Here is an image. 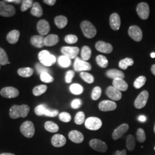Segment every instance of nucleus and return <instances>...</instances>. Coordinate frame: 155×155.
I'll return each mask as SVG.
<instances>
[{"mask_svg": "<svg viewBox=\"0 0 155 155\" xmlns=\"http://www.w3.org/2000/svg\"><path fill=\"white\" fill-rule=\"evenodd\" d=\"M16 14V9L13 6L6 4L5 1H0V15L3 17L13 16Z\"/></svg>", "mask_w": 155, "mask_h": 155, "instance_id": "nucleus-5", "label": "nucleus"}, {"mask_svg": "<svg viewBox=\"0 0 155 155\" xmlns=\"http://www.w3.org/2000/svg\"><path fill=\"white\" fill-rule=\"evenodd\" d=\"M153 130H154V133H155V127H154V129H153Z\"/></svg>", "mask_w": 155, "mask_h": 155, "instance_id": "nucleus-60", "label": "nucleus"}, {"mask_svg": "<svg viewBox=\"0 0 155 155\" xmlns=\"http://www.w3.org/2000/svg\"><path fill=\"white\" fill-rule=\"evenodd\" d=\"M64 40L67 43L72 45L76 43L78 41V37L74 35H67L64 38Z\"/></svg>", "mask_w": 155, "mask_h": 155, "instance_id": "nucleus-47", "label": "nucleus"}, {"mask_svg": "<svg viewBox=\"0 0 155 155\" xmlns=\"http://www.w3.org/2000/svg\"><path fill=\"white\" fill-rule=\"evenodd\" d=\"M147 118L144 116H140L139 117V120L140 122H145L146 121Z\"/></svg>", "mask_w": 155, "mask_h": 155, "instance_id": "nucleus-56", "label": "nucleus"}, {"mask_svg": "<svg viewBox=\"0 0 155 155\" xmlns=\"http://www.w3.org/2000/svg\"><path fill=\"white\" fill-rule=\"evenodd\" d=\"M113 85L116 89L120 91H127L128 88L127 83L123 79L120 78L114 79L113 81Z\"/></svg>", "mask_w": 155, "mask_h": 155, "instance_id": "nucleus-22", "label": "nucleus"}, {"mask_svg": "<svg viewBox=\"0 0 155 155\" xmlns=\"http://www.w3.org/2000/svg\"><path fill=\"white\" fill-rule=\"evenodd\" d=\"M43 2L45 4L48 5L52 6L55 5L56 3L55 0H45Z\"/></svg>", "mask_w": 155, "mask_h": 155, "instance_id": "nucleus-53", "label": "nucleus"}, {"mask_svg": "<svg viewBox=\"0 0 155 155\" xmlns=\"http://www.w3.org/2000/svg\"><path fill=\"white\" fill-rule=\"evenodd\" d=\"M114 154L116 155H127V150H124L121 151L117 150Z\"/></svg>", "mask_w": 155, "mask_h": 155, "instance_id": "nucleus-54", "label": "nucleus"}, {"mask_svg": "<svg viewBox=\"0 0 155 155\" xmlns=\"http://www.w3.org/2000/svg\"><path fill=\"white\" fill-rule=\"evenodd\" d=\"M38 58L41 64L45 67L51 66L56 62L55 56L51 55L49 51L47 50L40 51L39 52Z\"/></svg>", "mask_w": 155, "mask_h": 155, "instance_id": "nucleus-2", "label": "nucleus"}, {"mask_svg": "<svg viewBox=\"0 0 155 155\" xmlns=\"http://www.w3.org/2000/svg\"><path fill=\"white\" fill-rule=\"evenodd\" d=\"M47 109L45 105H40L36 106L35 109V113L36 115L41 116L45 114V110Z\"/></svg>", "mask_w": 155, "mask_h": 155, "instance_id": "nucleus-48", "label": "nucleus"}, {"mask_svg": "<svg viewBox=\"0 0 155 155\" xmlns=\"http://www.w3.org/2000/svg\"><path fill=\"white\" fill-rule=\"evenodd\" d=\"M149 98V93L147 91L144 90L141 92L134 101V105L136 109H140L146 105Z\"/></svg>", "mask_w": 155, "mask_h": 155, "instance_id": "nucleus-7", "label": "nucleus"}, {"mask_svg": "<svg viewBox=\"0 0 155 155\" xmlns=\"http://www.w3.org/2000/svg\"><path fill=\"white\" fill-rule=\"evenodd\" d=\"M90 147L97 152L104 153L107 150V145L105 142L99 139H93L89 142Z\"/></svg>", "mask_w": 155, "mask_h": 155, "instance_id": "nucleus-8", "label": "nucleus"}, {"mask_svg": "<svg viewBox=\"0 0 155 155\" xmlns=\"http://www.w3.org/2000/svg\"><path fill=\"white\" fill-rule=\"evenodd\" d=\"M136 137L139 143H144L146 140V135L144 129L139 128L136 132Z\"/></svg>", "mask_w": 155, "mask_h": 155, "instance_id": "nucleus-42", "label": "nucleus"}, {"mask_svg": "<svg viewBox=\"0 0 155 155\" xmlns=\"http://www.w3.org/2000/svg\"><path fill=\"white\" fill-rule=\"evenodd\" d=\"M45 127L48 132H50L51 133H56L59 129V126L55 122L52 121H47L45 122Z\"/></svg>", "mask_w": 155, "mask_h": 155, "instance_id": "nucleus-30", "label": "nucleus"}, {"mask_svg": "<svg viewBox=\"0 0 155 155\" xmlns=\"http://www.w3.org/2000/svg\"><path fill=\"white\" fill-rule=\"evenodd\" d=\"M0 69H1V65H0Z\"/></svg>", "mask_w": 155, "mask_h": 155, "instance_id": "nucleus-64", "label": "nucleus"}, {"mask_svg": "<svg viewBox=\"0 0 155 155\" xmlns=\"http://www.w3.org/2000/svg\"><path fill=\"white\" fill-rule=\"evenodd\" d=\"M82 104V101L80 99H75L73 100L71 102V107L74 109H77L81 106Z\"/></svg>", "mask_w": 155, "mask_h": 155, "instance_id": "nucleus-52", "label": "nucleus"}, {"mask_svg": "<svg viewBox=\"0 0 155 155\" xmlns=\"http://www.w3.org/2000/svg\"><path fill=\"white\" fill-rule=\"evenodd\" d=\"M58 61H59V64L62 67L66 68V67L70 66L71 64L70 59L66 56L63 55L60 56Z\"/></svg>", "mask_w": 155, "mask_h": 155, "instance_id": "nucleus-40", "label": "nucleus"}, {"mask_svg": "<svg viewBox=\"0 0 155 155\" xmlns=\"http://www.w3.org/2000/svg\"><path fill=\"white\" fill-rule=\"evenodd\" d=\"M74 75H75L74 71H73L72 70L68 71L67 72L66 78H65L66 82L67 83H71L72 82V78H74Z\"/></svg>", "mask_w": 155, "mask_h": 155, "instance_id": "nucleus-51", "label": "nucleus"}, {"mask_svg": "<svg viewBox=\"0 0 155 155\" xmlns=\"http://www.w3.org/2000/svg\"><path fill=\"white\" fill-rule=\"evenodd\" d=\"M59 114V111L57 110H50L48 109H46L45 110V116L54 117L58 116Z\"/></svg>", "mask_w": 155, "mask_h": 155, "instance_id": "nucleus-50", "label": "nucleus"}, {"mask_svg": "<svg viewBox=\"0 0 155 155\" xmlns=\"http://www.w3.org/2000/svg\"><path fill=\"white\" fill-rule=\"evenodd\" d=\"M30 107L27 105L12 106L9 110V116L13 119H16L20 117L25 118L29 114Z\"/></svg>", "mask_w": 155, "mask_h": 155, "instance_id": "nucleus-1", "label": "nucleus"}, {"mask_svg": "<svg viewBox=\"0 0 155 155\" xmlns=\"http://www.w3.org/2000/svg\"><path fill=\"white\" fill-rule=\"evenodd\" d=\"M45 38L41 35H35L31 39V43L36 48H42L45 45Z\"/></svg>", "mask_w": 155, "mask_h": 155, "instance_id": "nucleus-25", "label": "nucleus"}, {"mask_svg": "<svg viewBox=\"0 0 155 155\" xmlns=\"http://www.w3.org/2000/svg\"><path fill=\"white\" fill-rule=\"evenodd\" d=\"M66 137L64 136L59 134H55L51 139V143L52 145L58 148L63 147L66 143Z\"/></svg>", "mask_w": 155, "mask_h": 155, "instance_id": "nucleus-19", "label": "nucleus"}, {"mask_svg": "<svg viewBox=\"0 0 155 155\" xmlns=\"http://www.w3.org/2000/svg\"><path fill=\"white\" fill-rule=\"evenodd\" d=\"M59 41V36L55 34H51L45 38V45L47 47H51L58 44Z\"/></svg>", "mask_w": 155, "mask_h": 155, "instance_id": "nucleus-23", "label": "nucleus"}, {"mask_svg": "<svg viewBox=\"0 0 155 155\" xmlns=\"http://www.w3.org/2000/svg\"><path fill=\"white\" fill-rule=\"evenodd\" d=\"M61 53L70 59L77 58L79 54V49L77 47H63L61 48Z\"/></svg>", "mask_w": 155, "mask_h": 155, "instance_id": "nucleus-12", "label": "nucleus"}, {"mask_svg": "<svg viewBox=\"0 0 155 155\" xmlns=\"http://www.w3.org/2000/svg\"><path fill=\"white\" fill-rule=\"evenodd\" d=\"M20 131L25 137H32L35 133V128L33 122L30 121L23 122L20 127Z\"/></svg>", "mask_w": 155, "mask_h": 155, "instance_id": "nucleus-4", "label": "nucleus"}, {"mask_svg": "<svg viewBox=\"0 0 155 155\" xmlns=\"http://www.w3.org/2000/svg\"><path fill=\"white\" fill-rule=\"evenodd\" d=\"M80 76L82 78L83 81L87 83L91 84L94 82V77L89 72H84V71L81 72L80 74Z\"/></svg>", "mask_w": 155, "mask_h": 155, "instance_id": "nucleus-39", "label": "nucleus"}, {"mask_svg": "<svg viewBox=\"0 0 155 155\" xmlns=\"http://www.w3.org/2000/svg\"><path fill=\"white\" fill-rule=\"evenodd\" d=\"M150 56H151V58H155V52H152V53H151V54H150Z\"/></svg>", "mask_w": 155, "mask_h": 155, "instance_id": "nucleus-58", "label": "nucleus"}, {"mask_svg": "<svg viewBox=\"0 0 155 155\" xmlns=\"http://www.w3.org/2000/svg\"><path fill=\"white\" fill-rule=\"evenodd\" d=\"M134 61L133 59L129 58H127L125 59H122L119 62V67L122 70H127V67L133 66Z\"/></svg>", "mask_w": 155, "mask_h": 155, "instance_id": "nucleus-31", "label": "nucleus"}, {"mask_svg": "<svg viewBox=\"0 0 155 155\" xmlns=\"http://www.w3.org/2000/svg\"><path fill=\"white\" fill-rule=\"evenodd\" d=\"M70 90L72 94L79 95L83 92V89L82 86L77 83H74L71 85Z\"/></svg>", "mask_w": 155, "mask_h": 155, "instance_id": "nucleus-38", "label": "nucleus"}, {"mask_svg": "<svg viewBox=\"0 0 155 155\" xmlns=\"http://www.w3.org/2000/svg\"><path fill=\"white\" fill-rule=\"evenodd\" d=\"M34 70L31 67L21 68L18 70V74L23 78H29L33 75Z\"/></svg>", "mask_w": 155, "mask_h": 155, "instance_id": "nucleus-27", "label": "nucleus"}, {"mask_svg": "<svg viewBox=\"0 0 155 155\" xmlns=\"http://www.w3.org/2000/svg\"><path fill=\"white\" fill-rule=\"evenodd\" d=\"M102 90L99 86L94 87L91 93V98L94 101L98 100L101 95Z\"/></svg>", "mask_w": 155, "mask_h": 155, "instance_id": "nucleus-44", "label": "nucleus"}, {"mask_svg": "<svg viewBox=\"0 0 155 155\" xmlns=\"http://www.w3.org/2000/svg\"><path fill=\"white\" fill-rule=\"evenodd\" d=\"M37 29L41 36H45L50 32V24L47 20H41L37 24Z\"/></svg>", "mask_w": 155, "mask_h": 155, "instance_id": "nucleus-17", "label": "nucleus"}, {"mask_svg": "<svg viewBox=\"0 0 155 155\" xmlns=\"http://www.w3.org/2000/svg\"><path fill=\"white\" fill-rule=\"evenodd\" d=\"M97 64L102 68H106L108 65V61L105 56L100 55L96 58Z\"/></svg>", "mask_w": 155, "mask_h": 155, "instance_id": "nucleus-36", "label": "nucleus"}, {"mask_svg": "<svg viewBox=\"0 0 155 155\" xmlns=\"http://www.w3.org/2000/svg\"><path fill=\"white\" fill-rule=\"evenodd\" d=\"M107 96L113 101H119L121 99L122 94L120 91L116 89L114 86H109L106 89Z\"/></svg>", "mask_w": 155, "mask_h": 155, "instance_id": "nucleus-16", "label": "nucleus"}, {"mask_svg": "<svg viewBox=\"0 0 155 155\" xmlns=\"http://www.w3.org/2000/svg\"><path fill=\"white\" fill-rule=\"evenodd\" d=\"M95 48L99 52L105 54H110L113 51V46L105 41H98L95 44Z\"/></svg>", "mask_w": 155, "mask_h": 155, "instance_id": "nucleus-15", "label": "nucleus"}, {"mask_svg": "<svg viewBox=\"0 0 155 155\" xmlns=\"http://www.w3.org/2000/svg\"><path fill=\"white\" fill-rule=\"evenodd\" d=\"M99 109L102 111H109L116 110L117 104L116 102L109 100H104L101 101L99 104Z\"/></svg>", "mask_w": 155, "mask_h": 155, "instance_id": "nucleus-14", "label": "nucleus"}, {"mask_svg": "<svg viewBox=\"0 0 155 155\" xmlns=\"http://www.w3.org/2000/svg\"><path fill=\"white\" fill-rule=\"evenodd\" d=\"M151 71L152 72V74L155 76V64L152 65L151 67Z\"/></svg>", "mask_w": 155, "mask_h": 155, "instance_id": "nucleus-57", "label": "nucleus"}, {"mask_svg": "<svg viewBox=\"0 0 155 155\" xmlns=\"http://www.w3.org/2000/svg\"><path fill=\"white\" fill-rule=\"evenodd\" d=\"M20 37V32L18 30H13L8 33L6 36L7 41L12 45L17 43Z\"/></svg>", "mask_w": 155, "mask_h": 155, "instance_id": "nucleus-24", "label": "nucleus"}, {"mask_svg": "<svg viewBox=\"0 0 155 155\" xmlns=\"http://www.w3.org/2000/svg\"><path fill=\"white\" fill-rule=\"evenodd\" d=\"M136 11L140 18L143 20L147 19L150 16V8L145 2H141L137 6Z\"/></svg>", "mask_w": 155, "mask_h": 155, "instance_id": "nucleus-10", "label": "nucleus"}, {"mask_svg": "<svg viewBox=\"0 0 155 155\" xmlns=\"http://www.w3.org/2000/svg\"><path fill=\"white\" fill-rule=\"evenodd\" d=\"M59 117L62 122H68L71 120V115L67 112H62L60 113Z\"/></svg>", "mask_w": 155, "mask_h": 155, "instance_id": "nucleus-46", "label": "nucleus"}, {"mask_svg": "<svg viewBox=\"0 0 155 155\" xmlns=\"http://www.w3.org/2000/svg\"><path fill=\"white\" fill-rule=\"evenodd\" d=\"M129 36L136 41H140L143 38L141 29L137 25L130 26L128 29Z\"/></svg>", "mask_w": 155, "mask_h": 155, "instance_id": "nucleus-11", "label": "nucleus"}, {"mask_svg": "<svg viewBox=\"0 0 155 155\" xmlns=\"http://www.w3.org/2000/svg\"><path fill=\"white\" fill-rule=\"evenodd\" d=\"M33 1L32 0H24L22 1V5L21 7V11L25 12L27 11L29 8L33 6Z\"/></svg>", "mask_w": 155, "mask_h": 155, "instance_id": "nucleus-45", "label": "nucleus"}, {"mask_svg": "<svg viewBox=\"0 0 155 155\" xmlns=\"http://www.w3.org/2000/svg\"><path fill=\"white\" fill-rule=\"evenodd\" d=\"M4 155H15L13 153H3Z\"/></svg>", "mask_w": 155, "mask_h": 155, "instance_id": "nucleus-59", "label": "nucleus"}, {"mask_svg": "<svg viewBox=\"0 0 155 155\" xmlns=\"http://www.w3.org/2000/svg\"><path fill=\"white\" fill-rule=\"evenodd\" d=\"M81 28L84 36L88 39L93 38L97 34V29L89 21H83L81 23Z\"/></svg>", "mask_w": 155, "mask_h": 155, "instance_id": "nucleus-3", "label": "nucleus"}, {"mask_svg": "<svg viewBox=\"0 0 155 155\" xmlns=\"http://www.w3.org/2000/svg\"><path fill=\"white\" fill-rule=\"evenodd\" d=\"M110 26L114 31H118L121 26V19L120 16L116 13H113L110 17Z\"/></svg>", "mask_w": 155, "mask_h": 155, "instance_id": "nucleus-20", "label": "nucleus"}, {"mask_svg": "<svg viewBox=\"0 0 155 155\" xmlns=\"http://www.w3.org/2000/svg\"><path fill=\"white\" fill-rule=\"evenodd\" d=\"M35 66H36V69L37 71L40 75L42 73H44V72H48V69L47 67H45V66H43L42 64L37 63Z\"/></svg>", "mask_w": 155, "mask_h": 155, "instance_id": "nucleus-49", "label": "nucleus"}, {"mask_svg": "<svg viewBox=\"0 0 155 155\" xmlns=\"http://www.w3.org/2000/svg\"><path fill=\"white\" fill-rule=\"evenodd\" d=\"M85 115L82 111L78 112L75 117V122L77 125H82L83 122H85Z\"/></svg>", "mask_w": 155, "mask_h": 155, "instance_id": "nucleus-43", "label": "nucleus"}, {"mask_svg": "<svg viewBox=\"0 0 155 155\" xmlns=\"http://www.w3.org/2000/svg\"><path fill=\"white\" fill-rule=\"evenodd\" d=\"M1 95L6 98H14L17 97L19 95L18 90L13 87H6L1 89Z\"/></svg>", "mask_w": 155, "mask_h": 155, "instance_id": "nucleus-13", "label": "nucleus"}, {"mask_svg": "<svg viewBox=\"0 0 155 155\" xmlns=\"http://www.w3.org/2000/svg\"><path fill=\"white\" fill-rule=\"evenodd\" d=\"M5 2H12V3H16V4H20V2H21L22 1L20 0H6L5 1Z\"/></svg>", "mask_w": 155, "mask_h": 155, "instance_id": "nucleus-55", "label": "nucleus"}, {"mask_svg": "<svg viewBox=\"0 0 155 155\" xmlns=\"http://www.w3.org/2000/svg\"><path fill=\"white\" fill-rule=\"evenodd\" d=\"M136 146L134 137L132 134H129L127 138V148L129 151H132L134 150Z\"/></svg>", "mask_w": 155, "mask_h": 155, "instance_id": "nucleus-34", "label": "nucleus"}, {"mask_svg": "<svg viewBox=\"0 0 155 155\" xmlns=\"http://www.w3.org/2000/svg\"><path fill=\"white\" fill-rule=\"evenodd\" d=\"M31 13L34 16L40 17L43 15V9L40 5V4L38 2L33 3Z\"/></svg>", "mask_w": 155, "mask_h": 155, "instance_id": "nucleus-29", "label": "nucleus"}, {"mask_svg": "<svg viewBox=\"0 0 155 155\" xmlns=\"http://www.w3.org/2000/svg\"><path fill=\"white\" fill-rule=\"evenodd\" d=\"M8 56L6 53L5 51L0 47V65L4 66L9 64Z\"/></svg>", "mask_w": 155, "mask_h": 155, "instance_id": "nucleus-35", "label": "nucleus"}, {"mask_svg": "<svg viewBox=\"0 0 155 155\" xmlns=\"http://www.w3.org/2000/svg\"><path fill=\"white\" fill-rule=\"evenodd\" d=\"M3 155V153H2V154H1V155Z\"/></svg>", "mask_w": 155, "mask_h": 155, "instance_id": "nucleus-61", "label": "nucleus"}, {"mask_svg": "<svg viewBox=\"0 0 155 155\" xmlns=\"http://www.w3.org/2000/svg\"><path fill=\"white\" fill-rule=\"evenodd\" d=\"M85 127L91 130H97L102 125V122L100 118L95 117L88 118L84 122Z\"/></svg>", "mask_w": 155, "mask_h": 155, "instance_id": "nucleus-6", "label": "nucleus"}, {"mask_svg": "<svg viewBox=\"0 0 155 155\" xmlns=\"http://www.w3.org/2000/svg\"><path fill=\"white\" fill-rule=\"evenodd\" d=\"M146 81H147V78L144 76H140L137 78L133 83V86L134 88L136 89H140L145 84Z\"/></svg>", "mask_w": 155, "mask_h": 155, "instance_id": "nucleus-37", "label": "nucleus"}, {"mask_svg": "<svg viewBox=\"0 0 155 155\" xmlns=\"http://www.w3.org/2000/svg\"><path fill=\"white\" fill-rule=\"evenodd\" d=\"M106 75L107 77L115 79L117 78L123 79L125 78L124 73L117 69H111L106 72Z\"/></svg>", "mask_w": 155, "mask_h": 155, "instance_id": "nucleus-26", "label": "nucleus"}, {"mask_svg": "<svg viewBox=\"0 0 155 155\" xmlns=\"http://www.w3.org/2000/svg\"><path fill=\"white\" fill-rule=\"evenodd\" d=\"M129 125L127 124H123L117 127L112 134V138L114 140H117L122 137L124 133H126L129 129Z\"/></svg>", "mask_w": 155, "mask_h": 155, "instance_id": "nucleus-18", "label": "nucleus"}, {"mask_svg": "<svg viewBox=\"0 0 155 155\" xmlns=\"http://www.w3.org/2000/svg\"><path fill=\"white\" fill-rule=\"evenodd\" d=\"M91 55V50L88 46H84L81 51V57L84 61H87L90 59Z\"/></svg>", "mask_w": 155, "mask_h": 155, "instance_id": "nucleus-32", "label": "nucleus"}, {"mask_svg": "<svg viewBox=\"0 0 155 155\" xmlns=\"http://www.w3.org/2000/svg\"><path fill=\"white\" fill-rule=\"evenodd\" d=\"M74 68L76 71H90L91 70V64L86 61L81 60L79 58H76L74 64Z\"/></svg>", "mask_w": 155, "mask_h": 155, "instance_id": "nucleus-9", "label": "nucleus"}, {"mask_svg": "<svg viewBox=\"0 0 155 155\" xmlns=\"http://www.w3.org/2000/svg\"><path fill=\"white\" fill-rule=\"evenodd\" d=\"M68 137L72 142L77 144L82 143L84 140L83 134L78 130H72L70 132L68 133Z\"/></svg>", "mask_w": 155, "mask_h": 155, "instance_id": "nucleus-21", "label": "nucleus"}, {"mask_svg": "<svg viewBox=\"0 0 155 155\" xmlns=\"http://www.w3.org/2000/svg\"><path fill=\"white\" fill-rule=\"evenodd\" d=\"M47 89V86L45 84L37 86L33 88L32 93L35 96H40L45 93Z\"/></svg>", "mask_w": 155, "mask_h": 155, "instance_id": "nucleus-33", "label": "nucleus"}, {"mask_svg": "<svg viewBox=\"0 0 155 155\" xmlns=\"http://www.w3.org/2000/svg\"><path fill=\"white\" fill-rule=\"evenodd\" d=\"M54 21L56 25L59 29L64 28L68 23V20L66 17L64 16H58L56 17Z\"/></svg>", "mask_w": 155, "mask_h": 155, "instance_id": "nucleus-28", "label": "nucleus"}, {"mask_svg": "<svg viewBox=\"0 0 155 155\" xmlns=\"http://www.w3.org/2000/svg\"><path fill=\"white\" fill-rule=\"evenodd\" d=\"M113 155H116L115 154H114H114H113Z\"/></svg>", "mask_w": 155, "mask_h": 155, "instance_id": "nucleus-62", "label": "nucleus"}, {"mask_svg": "<svg viewBox=\"0 0 155 155\" xmlns=\"http://www.w3.org/2000/svg\"><path fill=\"white\" fill-rule=\"evenodd\" d=\"M154 150H155V148H154Z\"/></svg>", "mask_w": 155, "mask_h": 155, "instance_id": "nucleus-63", "label": "nucleus"}, {"mask_svg": "<svg viewBox=\"0 0 155 155\" xmlns=\"http://www.w3.org/2000/svg\"><path fill=\"white\" fill-rule=\"evenodd\" d=\"M41 81L45 83H51L54 81V78L51 76L48 72H44L40 75Z\"/></svg>", "mask_w": 155, "mask_h": 155, "instance_id": "nucleus-41", "label": "nucleus"}]
</instances>
